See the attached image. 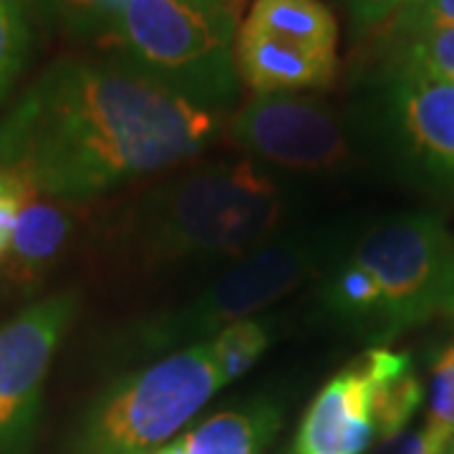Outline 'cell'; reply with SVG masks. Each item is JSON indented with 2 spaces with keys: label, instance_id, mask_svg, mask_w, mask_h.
Instances as JSON below:
<instances>
[{
  "label": "cell",
  "instance_id": "obj_2",
  "mask_svg": "<svg viewBox=\"0 0 454 454\" xmlns=\"http://www.w3.org/2000/svg\"><path fill=\"white\" fill-rule=\"evenodd\" d=\"M288 197L250 160L207 162L149 187L124 220V245L137 268L217 262L276 240Z\"/></svg>",
  "mask_w": 454,
  "mask_h": 454
},
{
  "label": "cell",
  "instance_id": "obj_25",
  "mask_svg": "<svg viewBox=\"0 0 454 454\" xmlns=\"http://www.w3.org/2000/svg\"><path fill=\"white\" fill-rule=\"evenodd\" d=\"M439 313L447 316V318H454V276L452 280H450V288L444 293V301H442V306H439Z\"/></svg>",
  "mask_w": 454,
  "mask_h": 454
},
{
  "label": "cell",
  "instance_id": "obj_26",
  "mask_svg": "<svg viewBox=\"0 0 454 454\" xmlns=\"http://www.w3.org/2000/svg\"><path fill=\"white\" fill-rule=\"evenodd\" d=\"M200 3H207V5H217V8H227L232 13L240 16V8H243V0H200Z\"/></svg>",
  "mask_w": 454,
  "mask_h": 454
},
{
  "label": "cell",
  "instance_id": "obj_20",
  "mask_svg": "<svg viewBox=\"0 0 454 454\" xmlns=\"http://www.w3.org/2000/svg\"><path fill=\"white\" fill-rule=\"evenodd\" d=\"M56 3L61 13L76 23H109L112 28L114 18L127 0H56Z\"/></svg>",
  "mask_w": 454,
  "mask_h": 454
},
{
  "label": "cell",
  "instance_id": "obj_1",
  "mask_svg": "<svg viewBox=\"0 0 454 454\" xmlns=\"http://www.w3.org/2000/svg\"><path fill=\"white\" fill-rule=\"evenodd\" d=\"M215 127L121 59H61L0 121V164L38 195L82 202L192 160Z\"/></svg>",
  "mask_w": 454,
  "mask_h": 454
},
{
  "label": "cell",
  "instance_id": "obj_15",
  "mask_svg": "<svg viewBox=\"0 0 454 454\" xmlns=\"http://www.w3.org/2000/svg\"><path fill=\"white\" fill-rule=\"evenodd\" d=\"M389 46V79L454 83V26L419 33Z\"/></svg>",
  "mask_w": 454,
  "mask_h": 454
},
{
  "label": "cell",
  "instance_id": "obj_17",
  "mask_svg": "<svg viewBox=\"0 0 454 454\" xmlns=\"http://www.w3.org/2000/svg\"><path fill=\"white\" fill-rule=\"evenodd\" d=\"M454 26V0H404V5L379 28L384 43Z\"/></svg>",
  "mask_w": 454,
  "mask_h": 454
},
{
  "label": "cell",
  "instance_id": "obj_21",
  "mask_svg": "<svg viewBox=\"0 0 454 454\" xmlns=\"http://www.w3.org/2000/svg\"><path fill=\"white\" fill-rule=\"evenodd\" d=\"M404 0H348V13L356 31H373L381 28Z\"/></svg>",
  "mask_w": 454,
  "mask_h": 454
},
{
  "label": "cell",
  "instance_id": "obj_28",
  "mask_svg": "<svg viewBox=\"0 0 454 454\" xmlns=\"http://www.w3.org/2000/svg\"><path fill=\"white\" fill-rule=\"evenodd\" d=\"M444 454H454V442H452V444H450V450H447V452H444Z\"/></svg>",
  "mask_w": 454,
  "mask_h": 454
},
{
  "label": "cell",
  "instance_id": "obj_8",
  "mask_svg": "<svg viewBox=\"0 0 454 454\" xmlns=\"http://www.w3.org/2000/svg\"><path fill=\"white\" fill-rule=\"evenodd\" d=\"M227 139L255 160L295 172H336L348 162L336 114L293 94H255L230 116Z\"/></svg>",
  "mask_w": 454,
  "mask_h": 454
},
{
  "label": "cell",
  "instance_id": "obj_24",
  "mask_svg": "<svg viewBox=\"0 0 454 454\" xmlns=\"http://www.w3.org/2000/svg\"><path fill=\"white\" fill-rule=\"evenodd\" d=\"M26 202L28 200H5L0 205V262L5 258V250H8V243H11V232H13V225H16L18 212Z\"/></svg>",
  "mask_w": 454,
  "mask_h": 454
},
{
  "label": "cell",
  "instance_id": "obj_29",
  "mask_svg": "<svg viewBox=\"0 0 454 454\" xmlns=\"http://www.w3.org/2000/svg\"><path fill=\"white\" fill-rule=\"evenodd\" d=\"M283 454H293V450H286V452H283Z\"/></svg>",
  "mask_w": 454,
  "mask_h": 454
},
{
  "label": "cell",
  "instance_id": "obj_6",
  "mask_svg": "<svg viewBox=\"0 0 454 454\" xmlns=\"http://www.w3.org/2000/svg\"><path fill=\"white\" fill-rule=\"evenodd\" d=\"M381 288L379 343L439 313L454 276V240L437 215H402L372 227L351 250Z\"/></svg>",
  "mask_w": 454,
  "mask_h": 454
},
{
  "label": "cell",
  "instance_id": "obj_12",
  "mask_svg": "<svg viewBox=\"0 0 454 454\" xmlns=\"http://www.w3.org/2000/svg\"><path fill=\"white\" fill-rule=\"evenodd\" d=\"M71 205L74 202L41 200L38 195L20 207L0 262L5 278L18 288L31 291L59 265L79 225Z\"/></svg>",
  "mask_w": 454,
  "mask_h": 454
},
{
  "label": "cell",
  "instance_id": "obj_7",
  "mask_svg": "<svg viewBox=\"0 0 454 454\" xmlns=\"http://www.w3.org/2000/svg\"><path fill=\"white\" fill-rule=\"evenodd\" d=\"M76 310V293H53L0 325V454L28 444L51 361Z\"/></svg>",
  "mask_w": 454,
  "mask_h": 454
},
{
  "label": "cell",
  "instance_id": "obj_18",
  "mask_svg": "<svg viewBox=\"0 0 454 454\" xmlns=\"http://www.w3.org/2000/svg\"><path fill=\"white\" fill-rule=\"evenodd\" d=\"M424 429L444 444L454 442V343H447L432 361L429 414Z\"/></svg>",
  "mask_w": 454,
  "mask_h": 454
},
{
  "label": "cell",
  "instance_id": "obj_9",
  "mask_svg": "<svg viewBox=\"0 0 454 454\" xmlns=\"http://www.w3.org/2000/svg\"><path fill=\"white\" fill-rule=\"evenodd\" d=\"M384 114L406 157L427 175L454 182V83L391 76Z\"/></svg>",
  "mask_w": 454,
  "mask_h": 454
},
{
  "label": "cell",
  "instance_id": "obj_3",
  "mask_svg": "<svg viewBox=\"0 0 454 454\" xmlns=\"http://www.w3.org/2000/svg\"><path fill=\"white\" fill-rule=\"evenodd\" d=\"M238 31V13L200 0H127L112 23L116 59L212 114L240 91Z\"/></svg>",
  "mask_w": 454,
  "mask_h": 454
},
{
  "label": "cell",
  "instance_id": "obj_14",
  "mask_svg": "<svg viewBox=\"0 0 454 454\" xmlns=\"http://www.w3.org/2000/svg\"><path fill=\"white\" fill-rule=\"evenodd\" d=\"M318 306L328 321L340 328H354L379 346L381 333V288L372 270L351 253L331 260L324 270Z\"/></svg>",
  "mask_w": 454,
  "mask_h": 454
},
{
  "label": "cell",
  "instance_id": "obj_13",
  "mask_svg": "<svg viewBox=\"0 0 454 454\" xmlns=\"http://www.w3.org/2000/svg\"><path fill=\"white\" fill-rule=\"evenodd\" d=\"M283 427V406L270 396H255L217 411L182 434L184 454H262Z\"/></svg>",
  "mask_w": 454,
  "mask_h": 454
},
{
  "label": "cell",
  "instance_id": "obj_19",
  "mask_svg": "<svg viewBox=\"0 0 454 454\" xmlns=\"http://www.w3.org/2000/svg\"><path fill=\"white\" fill-rule=\"evenodd\" d=\"M28 49V28L20 0H0V98L18 76Z\"/></svg>",
  "mask_w": 454,
  "mask_h": 454
},
{
  "label": "cell",
  "instance_id": "obj_4",
  "mask_svg": "<svg viewBox=\"0 0 454 454\" xmlns=\"http://www.w3.org/2000/svg\"><path fill=\"white\" fill-rule=\"evenodd\" d=\"M339 250V235L331 230H306L270 240L238 260L179 309L160 310L134 321L127 328L121 348L131 358H162L205 343L225 325L250 318L295 291L318 270H325Z\"/></svg>",
  "mask_w": 454,
  "mask_h": 454
},
{
  "label": "cell",
  "instance_id": "obj_10",
  "mask_svg": "<svg viewBox=\"0 0 454 454\" xmlns=\"http://www.w3.org/2000/svg\"><path fill=\"white\" fill-rule=\"evenodd\" d=\"M373 376L364 356L343 366L306 409L293 454H364L376 442Z\"/></svg>",
  "mask_w": 454,
  "mask_h": 454
},
{
  "label": "cell",
  "instance_id": "obj_11",
  "mask_svg": "<svg viewBox=\"0 0 454 454\" xmlns=\"http://www.w3.org/2000/svg\"><path fill=\"white\" fill-rule=\"evenodd\" d=\"M240 82L258 97L325 89L336 79L339 51L243 20L235 43Z\"/></svg>",
  "mask_w": 454,
  "mask_h": 454
},
{
  "label": "cell",
  "instance_id": "obj_27",
  "mask_svg": "<svg viewBox=\"0 0 454 454\" xmlns=\"http://www.w3.org/2000/svg\"><path fill=\"white\" fill-rule=\"evenodd\" d=\"M154 454H184V450H182V442H179V439H175V442L164 444L162 450H157Z\"/></svg>",
  "mask_w": 454,
  "mask_h": 454
},
{
  "label": "cell",
  "instance_id": "obj_23",
  "mask_svg": "<svg viewBox=\"0 0 454 454\" xmlns=\"http://www.w3.org/2000/svg\"><path fill=\"white\" fill-rule=\"evenodd\" d=\"M31 197H38V192L0 164V205L5 200H31Z\"/></svg>",
  "mask_w": 454,
  "mask_h": 454
},
{
  "label": "cell",
  "instance_id": "obj_16",
  "mask_svg": "<svg viewBox=\"0 0 454 454\" xmlns=\"http://www.w3.org/2000/svg\"><path fill=\"white\" fill-rule=\"evenodd\" d=\"M273 339H276V321L250 316V318L225 325L207 343H210L220 372L230 384L258 364V358L270 348Z\"/></svg>",
  "mask_w": 454,
  "mask_h": 454
},
{
  "label": "cell",
  "instance_id": "obj_5",
  "mask_svg": "<svg viewBox=\"0 0 454 454\" xmlns=\"http://www.w3.org/2000/svg\"><path fill=\"white\" fill-rule=\"evenodd\" d=\"M225 384L207 340L131 369L91 404L76 452L154 454Z\"/></svg>",
  "mask_w": 454,
  "mask_h": 454
},
{
  "label": "cell",
  "instance_id": "obj_22",
  "mask_svg": "<svg viewBox=\"0 0 454 454\" xmlns=\"http://www.w3.org/2000/svg\"><path fill=\"white\" fill-rule=\"evenodd\" d=\"M447 450H450V444H444V442L434 437L432 432L422 429V432L409 434L396 454H444Z\"/></svg>",
  "mask_w": 454,
  "mask_h": 454
}]
</instances>
